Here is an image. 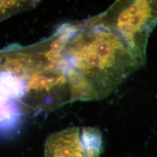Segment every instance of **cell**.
<instances>
[{"label": "cell", "mask_w": 157, "mask_h": 157, "mask_svg": "<svg viewBox=\"0 0 157 157\" xmlns=\"http://www.w3.org/2000/svg\"><path fill=\"white\" fill-rule=\"evenodd\" d=\"M65 52L73 71L97 100L112 94L143 63L97 15L78 22Z\"/></svg>", "instance_id": "6da1fadb"}, {"label": "cell", "mask_w": 157, "mask_h": 157, "mask_svg": "<svg viewBox=\"0 0 157 157\" xmlns=\"http://www.w3.org/2000/svg\"><path fill=\"white\" fill-rule=\"evenodd\" d=\"M155 3L150 1H117L98 14L101 22L118 33L141 61L144 62L146 41L157 21Z\"/></svg>", "instance_id": "7a4b0ae2"}, {"label": "cell", "mask_w": 157, "mask_h": 157, "mask_svg": "<svg viewBox=\"0 0 157 157\" xmlns=\"http://www.w3.org/2000/svg\"><path fill=\"white\" fill-rule=\"evenodd\" d=\"M102 136L95 127H73L50 135L44 157H100Z\"/></svg>", "instance_id": "3957f363"}, {"label": "cell", "mask_w": 157, "mask_h": 157, "mask_svg": "<svg viewBox=\"0 0 157 157\" xmlns=\"http://www.w3.org/2000/svg\"><path fill=\"white\" fill-rule=\"evenodd\" d=\"M28 4L26 1H0V19L7 17L13 12L20 11L28 6L25 4Z\"/></svg>", "instance_id": "277c9868"}, {"label": "cell", "mask_w": 157, "mask_h": 157, "mask_svg": "<svg viewBox=\"0 0 157 157\" xmlns=\"http://www.w3.org/2000/svg\"><path fill=\"white\" fill-rule=\"evenodd\" d=\"M4 58H5V54L4 53L0 52V69L1 67H2V65H3L2 62L4 61V59H5Z\"/></svg>", "instance_id": "5b68a950"}]
</instances>
